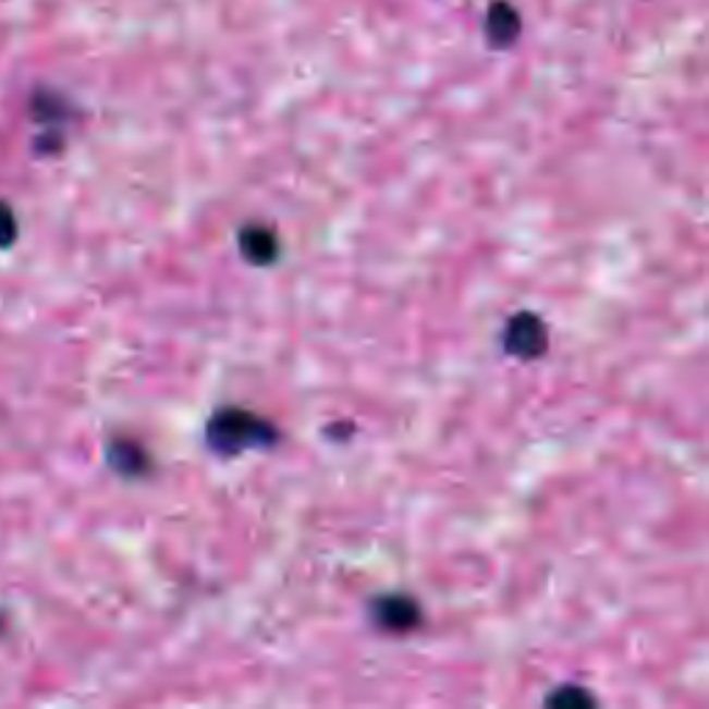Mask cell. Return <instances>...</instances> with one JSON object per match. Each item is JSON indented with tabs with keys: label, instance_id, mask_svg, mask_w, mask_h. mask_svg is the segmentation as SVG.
I'll list each match as a JSON object with an SVG mask.
<instances>
[{
	"label": "cell",
	"instance_id": "obj_1",
	"mask_svg": "<svg viewBox=\"0 0 709 709\" xmlns=\"http://www.w3.org/2000/svg\"><path fill=\"white\" fill-rule=\"evenodd\" d=\"M280 441L278 427L269 418L255 416L242 407H222L206 425V443L213 455L233 457L247 449H267Z\"/></svg>",
	"mask_w": 709,
	"mask_h": 709
},
{
	"label": "cell",
	"instance_id": "obj_2",
	"mask_svg": "<svg viewBox=\"0 0 709 709\" xmlns=\"http://www.w3.org/2000/svg\"><path fill=\"white\" fill-rule=\"evenodd\" d=\"M504 350L513 358L535 360L549 350V330L535 314H518L504 328Z\"/></svg>",
	"mask_w": 709,
	"mask_h": 709
},
{
	"label": "cell",
	"instance_id": "obj_3",
	"mask_svg": "<svg viewBox=\"0 0 709 709\" xmlns=\"http://www.w3.org/2000/svg\"><path fill=\"white\" fill-rule=\"evenodd\" d=\"M371 621L380 629L394 632V635H405V632L416 629L421 621V607L411 599V596H380L369 604Z\"/></svg>",
	"mask_w": 709,
	"mask_h": 709
},
{
	"label": "cell",
	"instance_id": "obj_4",
	"mask_svg": "<svg viewBox=\"0 0 709 709\" xmlns=\"http://www.w3.org/2000/svg\"><path fill=\"white\" fill-rule=\"evenodd\" d=\"M239 244H242V255L247 261L258 264H272L280 253V242L269 228H258V224H249L244 228L242 236H239Z\"/></svg>",
	"mask_w": 709,
	"mask_h": 709
},
{
	"label": "cell",
	"instance_id": "obj_5",
	"mask_svg": "<svg viewBox=\"0 0 709 709\" xmlns=\"http://www.w3.org/2000/svg\"><path fill=\"white\" fill-rule=\"evenodd\" d=\"M109 463L122 477H139L150 466V457H147V452L136 441L117 438V441L109 443Z\"/></svg>",
	"mask_w": 709,
	"mask_h": 709
},
{
	"label": "cell",
	"instance_id": "obj_6",
	"mask_svg": "<svg viewBox=\"0 0 709 709\" xmlns=\"http://www.w3.org/2000/svg\"><path fill=\"white\" fill-rule=\"evenodd\" d=\"M17 242V217L7 203H0V249Z\"/></svg>",
	"mask_w": 709,
	"mask_h": 709
},
{
	"label": "cell",
	"instance_id": "obj_7",
	"mask_svg": "<svg viewBox=\"0 0 709 709\" xmlns=\"http://www.w3.org/2000/svg\"><path fill=\"white\" fill-rule=\"evenodd\" d=\"M565 701H583V704H596V698L590 693H585L583 687H569V693H552V696L546 698V704H565Z\"/></svg>",
	"mask_w": 709,
	"mask_h": 709
}]
</instances>
